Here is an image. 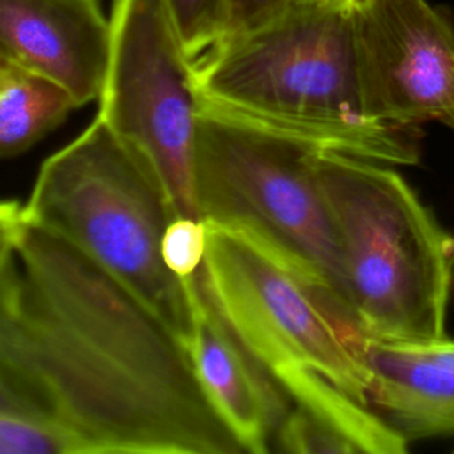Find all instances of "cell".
I'll return each mask as SVG.
<instances>
[{"instance_id":"1","label":"cell","mask_w":454,"mask_h":454,"mask_svg":"<svg viewBox=\"0 0 454 454\" xmlns=\"http://www.w3.org/2000/svg\"><path fill=\"white\" fill-rule=\"evenodd\" d=\"M11 355L34 419L76 454H243L188 346L78 248L25 216Z\"/></svg>"},{"instance_id":"2","label":"cell","mask_w":454,"mask_h":454,"mask_svg":"<svg viewBox=\"0 0 454 454\" xmlns=\"http://www.w3.org/2000/svg\"><path fill=\"white\" fill-rule=\"evenodd\" d=\"M200 105L323 151L394 167L420 163L419 128L367 115L351 0H309L225 39L195 62Z\"/></svg>"},{"instance_id":"3","label":"cell","mask_w":454,"mask_h":454,"mask_svg":"<svg viewBox=\"0 0 454 454\" xmlns=\"http://www.w3.org/2000/svg\"><path fill=\"white\" fill-rule=\"evenodd\" d=\"M202 275L222 316L293 406L333 426L358 454L408 450V442L369 406V337L330 289L215 225H207Z\"/></svg>"},{"instance_id":"4","label":"cell","mask_w":454,"mask_h":454,"mask_svg":"<svg viewBox=\"0 0 454 454\" xmlns=\"http://www.w3.org/2000/svg\"><path fill=\"white\" fill-rule=\"evenodd\" d=\"M335 238L333 293L369 339H443L454 236L394 165L317 151Z\"/></svg>"},{"instance_id":"5","label":"cell","mask_w":454,"mask_h":454,"mask_svg":"<svg viewBox=\"0 0 454 454\" xmlns=\"http://www.w3.org/2000/svg\"><path fill=\"white\" fill-rule=\"evenodd\" d=\"M23 209L124 286L188 346L192 282L174 275L161 255L176 209L151 165L101 119L43 161Z\"/></svg>"},{"instance_id":"6","label":"cell","mask_w":454,"mask_h":454,"mask_svg":"<svg viewBox=\"0 0 454 454\" xmlns=\"http://www.w3.org/2000/svg\"><path fill=\"white\" fill-rule=\"evenodd\" d=\"M317 151L200 105L192 192L207 225L241 236L286 270L333 293L335 238L316 172Z\"/></svg>"},{"instance_id":"7","label":"cell","mask_w":454,"mask_h":454,"mask_svg":"<svg viewBox=\"0 0 454 454\" xmlns=\"http://www.w3.org/2000/svg\"><path fill=\"white\" fill-rule=\"evenodd\" d=\"M110 55L98 119L158 174L177 216H195L192 163L200 98L161 0H112Z\"/></svg>"},{"instance_id":"8","label":"cell","mask_w":454,"mask_h":454,"mask_svg":"<svg viewBox=\"0 0 454 454\" xmlns=\"http://www.w3.org/2000/svg\"><path fill=\"white\" fill-rule=\"evenodd\" d=\"M356 64L371 119L454 131V25L427 0H351Z\"/></svg>"},{"instance_id":"9","label":"cell","mask_w":454,"mask_h":454,"mask_svg":"<svg viewBox=\"0 0 454 454\" xmlns=\"http://www.w3.org/2000/svg\"><path fill=\"white\" fill-rule=\"evenodd\" d=\"M110 37L103 0H0V51L62 87L76 108L101 94Z\"/></svg>"},{"instance_id":"10","label":"cell","mask_w":454,"mask_h":454,"mask_svg":"<svg viewBox=\"0 0 454 454\" xmlns=\"http://www.w3.org/2000/svg\"><path fill=\"white\" fill-rule=\"evenodd\" d=\"M190 282L193 316L188 351L199 383L241 449L264 454L293 403L222 316L202 268Z\"/></svg>"},{"instance_id":"11","label":"cell","mask_w":454,"mask_h":454,"mask_svg":"<svg viewBox=\"0 0 454 454\" xmlns=\"http://www.w3.org/2000/svg\"><path fill=\"white\" fill-rule=\"evenodd\" d=\"M367 399L408 443L454 436V340L369 339Z\"/></svg>"},{"instance_id":"12","label":"cell","mask_w":454,"mask_h":454,"mask_svg":"<svg viewBox=\"0 0 454 454\" xmlns=\"http://www.w3.org/2000/svg\"><path fill=\"white\" fill-rule=\"evenodd\" d=\"M74 108L71 96L51 80L18 71L0 83V160L34 147Z\"/></svg>"},{"instance_id":"13","label":"cell","mask_w":454,"mask_h":454,"mask_svg":"<svg viewBox=\"0 0 454 454\" xmlns=\"http://www.w3.org/2000/svg\"><path fill=\"white\" fill-rule=\"evenodd\" d=\"M186 55L197 62L225 35L227 0H161Z\"/></svg>"},{"instance_id":"14","label":"cell","mask_w":454,"mask_h":454,"mask_svg":"<svg viewBox=\"0 0 454 454\" xmlns=\"http://www.w3.org/2000/svg\"><path fill=\"white\" fill-rule=\"evenodd\" d=\"M273 443L278 450L293 454H358V449L340 431L298 406H291Z\"/></svg>"},{"instance_id":"15","label":"cell","mask_w":454,"mask_h":454,"mask_svg":"<svg viewBox=\"0 0 454 454\" xmlns=\"http://www.w3.org/2000/svg\"><path fill=\"white\" fill-rule=\"evenodd\" d=\"M207 250V223L195 216H174L161 239L167 268L179 278L193 277L204 264Z\"/></svg>"},{"instance_id":"16","label":"cell","mask_w":454,"mask_h":454,"mask_svg":"<svg viewBox=\"0 0 454 454\" xmlns=\"http://www.w3.org/2000/svg\"><path fill=\"white\" fill-rule=\"evenodd\" d=\"M0 454H76V447L46 424L0 415Z\"/></svg>"},{"instance_id":"17","label":"cell","mask_w":454,"mask_h":454,"mask_svg":"<svg viewBox=\"0 0 454 454\" xmlns=\"http://www.w3.org/2000/svg\"><path fill=\"white\" fill-rule=\"evenodd\" d=\"M303 2L309 0H227L225 35L222 41L250 32Z\"/></svg>"},{"instance_id":"18","label":"cell","mask_w":454,"mask_h":454,"mask_svg":"<svg viewBox=\"0 0 454 454\" xmlns=\"http://www.w3.org/2000/svg\"><path fill=\"white\" fill-rule=\"evenodd\" d=\"M25 222L23 204L0 199V271L12 261L18 238Z\"/></svg>"},{"instance_id":"19","label":"cell","mask_w":454,"mask_h":454,"mask_svg":"<svg viewBox=\"0 0 454 454\" xmlns=\"http://www.w3.org/2000/svg\"><path fill=\"white\" fill-rule=\"evenodd\" d=\"M18 71H21V67H18L5 53L0 51V83L9 80L11 76H14Z\"/></svg>"}]
</instances>
